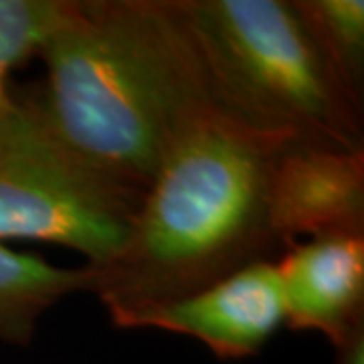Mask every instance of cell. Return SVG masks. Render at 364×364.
I'll return each mask as SVG.
<instances>
[{
	"instance_id": "obj_1",
	"label": "cell",
	"mask_w": 364,
	"mask_h": 364,
	"mask_svg": "<svg viewBox=\"0 0 364 364\" xmlns=\"http://www.w3.org/2000/svg\"><path fill=\"white\" fill-rule=\"evenodd\" d=\"M31 97L47 130L91 176L138 205L182 128L208 100L164 0H63Z\"/></svg>"
},
{
	"instance_id": "obj_2",
	"label": "cell",
	"mask_w": 364,
	"mask_h": 364,
	"mask_svg": "<svg viewBox=\"0 0 364 364\" xmlns=\"http://www.w3.org/2000/svg\"><path fill=\"white\" fill-rule=\"evenodd\" d=\"M291 144L237 124L215 105L176 136L144 195L124 245L90 267L112 324L188 298L279 243L269 227V181Z\"/></svg>"
},
{
	"instance_id": "obj_3",
	"label": "cell",
	"mask_w": 364,
	"mask_h": 364,
	"mask_svg": "<svg viewBox=\"0 0 364 364\" xmlns=\"http://www.w3.org/2000/svg\"><path fill=\"white\" fill-rule=\"evenodd\" d=\"M210 104L291 144L363 148V105L340 83L287 0H164Z\"/></svg>"
},
{
	"instance_id": "obj_4",
	"label": "cell",
	"mask_w": 364,
	"mask_h": 364,
	"mask_svg": "<svg viewBox=\"0 0 364 364\" xmlns=\"http://www.w3.org/2000/svg\"><path fill=\"white\" fill-rule=\"evenodd\" d=\"M26 104L28 124L0 140V239L55 243L97 267L124 245L140 205L81 168Z\"/></svg>"
},
{
	"instance_id": "obj_5",
	"label": "cell",
	"mask_w": 364,
	"mask_h": 364,
	"mask_svg": "<svg viewBox=\"0 0 364 364\" xmlns=\"http://www.w3.org/2000/svg\"><path fill=\"white\" fill-rule=\"evenodd\" d=\"M284 322L277 263L261 259L188 298L132 314L114 326L191 336L219 358L235 360L257 354Z\"/></svg>"
},
{
	"instance_id": "obj_6",
	"label": "cell",
	"mask_w": 364,
	"mask_h": 364,
	"mask_svg": "<svg viewBox=\"0 0 364 364\" xmlns=\"http://www.w3.org/2000/svg\"><path fill=\"white\" fill-rule=\"evenodd\" d=\"M269 227L284 247L299 237L364 235V150L286 148L272 170Z\"/></svg>"
},
{
	"instance_id": "obj_7",
	"label": "cell",
	"mask_w": 364,
	"mask_h": 364,
	"mask_svg": "<svg viewBox=\"0 0 364 364\" xmlns=\"http://www.w3.org/2000/svg\"><path fill=\"white\" fill-rule=\"evenodd\" d=\"M286 324L312 330L334 350L364 334V235L296 241L277 261Z\"/></svg>"
},
{
	"instance_id": "obj_8",
	"label": "cell",
	"mask_w": 364,
	"mask_h": 364,
	"mask_svg": "<svg viewBox=\"0 0 364 364\" xmlns=\"http://www.w3.org/2000/svg\"><path fill=\"white\" fill-rule=\"evenodd\" d=\"M91 284L87 265L67 269L0 243V342L28 346L41 318L71 294H90Z\"/></svg>"
},
{
	"instance_id": "obj_9",
	"label": "cell",
	"mask_w": 364,
	"mask_h": 364,
	"mask_svg": "<svg viewBox=\"0 0 364 364\" xmlns=\"http://www.w3.org/2000/svg\"><path fill=\"white\" fill-rule=\"evenodd\" d=\"M63 0H0V140L23 130L31 109L11 90V73L39 55Z\"/></svg>"
},
{
	"instance_id": "obj_10",
	"label": "cell",
	"mask_w": 364,
	"mask_h": 364,
	"mask_svg": "<svg viewBox=\"0 0 364 364\" xmlns=\"http://www.w3.org/2000/svg\"><path fill=\"white\" fill-rule=\"evenodd\" d=\"M291 4L344 90L363 105V0H291Z\"/></svg>"
}]
</instances>
